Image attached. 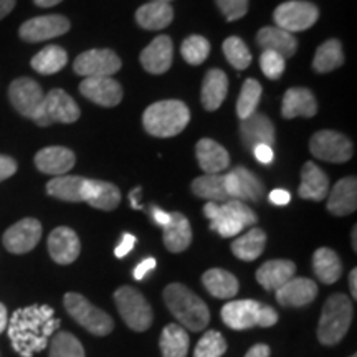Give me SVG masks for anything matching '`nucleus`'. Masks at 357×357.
<instances>
[{
    "label": "nucleus",
    "instance_id": "f257e3e1",
    "mask_svg": "<svg viewBox=\"0 0 357 357\" xmlns=\"http://www.w3.org/2000/svg\"><path fill=\"white\" fill-rule=\"evenodd\" d=\"M58 326L60 321L55 319V312L50 306L33 305L13 312L8 336L13 349L22 357H32L35 352L45 349L48 337Z\"/></svg>",
    "mask_w": 357,
    "mask_h": 357
},
{
    "label": "nucleus",
    "instance_id": "f03ea898",
    "mask_svg": "<svg viewBox=\"0 0 357 357\" xmlns=\"http://www.w3.org/2000/svg\"><path fill=\"white\" fill-rule=\"evenodd\" d=\"M164 301L178 323L192 333L204 331L211 323V311L202 298L181 283H172L164 289Z\"/></svg>",
    "mask_w": 357,
    "mask_h": 357
},
{
    "label": "nucleus",
    "instance_id": "7ed1b4c3",
    "mask_svg": "<svg viewBox=\"0 0 357 357\" xmlns=\"http://www.w3.org/2000/svg\"><path fill=\"white\" fill-rule=\"evenodd\" d=\"M190 121V111L185 102L164 100L151 105L142 114V124L151 136L172 137L181 134Z\"/></svg>",
    "mask_w": 357,
    "mask_h": 357
},
{
    "label": "nucleus",
    "instance_id": "20e7f679",
    "mask_svg": "<svg viewBox=\"0 0 357 357\" xmlns=\"http://www.w3.org/2000/svg\"><path fill=\"white\" fill-rule=\"evenodd\" d=\"M204 215L211 220V230L217 231L223 238L242 234L245 227L257 223V213L240 200H227L215 204L208 202L204 207Z\"/></svg>",
    "mask_w": 357,
    "mask_h": 357
},
{
    "label": "nucleus",
    "instance_id": "39448f33",
    "mask_svg": "<svg viewBox=\"0 0 357 357\" xmlns=\"http://www.w3.org/2000/svg\"><path fill=\"white\" fill-rule=\"evenodd\" d=\"M352 314H354V310H352L349 296L342 293L329 296L324 303L318 326V339L321 344L336 346L337 342H341L349 331Z\"/></svg>",
    "mask_w": 357,
    "mask_h": 357
},
{
    "label": "nucleus",
    "instance_id": "423d86ee",
    "mask_svg": "<svg viewBox=\"0 0 357 357\" xmlns=\"http://www.w3.org/2000/svg\"><path fill=\"white\" fill-rule=\"evenodd\" d=\"M222 319L230 329L245 331L255 326L271 328L278 323V312L255 300H238L227 303L222 307Z\"/></svg>",
    "mask_w": 357,
    "mask_h": 357
},
{
    "label": "nucleus",
    "instance_id": "0eeeda50",
    "mask_svg": "<svg viewBox=\"0 0 357 357\" xmlns=\"http://www.w3.org/2000/svg\"><path fill=\"white\" fill-rule=\"evenodd\" d=\"M65 310L82 328L95 336H108L113 331V318L100 307L93 306L86 298L78 293H66L63 298Z\"/></svg>",
    "mask_w": 357,
    "mask_h": 357
},
{
    "label": "nucleus",
    "instance_id": "6e6552de",
    "mask_svg": "<svg viewBox=\"0 0 357 357\" xmlns=\"http://www.w3.org/2000/svg\"><path fill=\"white\" fill-rule=\"evenodd\" d=\"M114 303L119 314L129 329L136 333H144L153 324V310L142 294L132 287H121L116 289Z\"/></svg>",
    "mask_w": 357,
    "mask_h": 357
},
{
    "label": "nucleus",
    "instance_id": "1a4fd4ad",
    "mask_svg": "<svg viewBox=\"0 0 357 357\" xmlns=\"http://www.w3.org/2000/svg\"><path fill=\"white\" fill-rule=\"evenodd\" d=\"M79 114H82V111L68 93H65L63 89H52L50 93L45 95L42 108H40L33 121L42 128L55 123L70 124L78 121Z\"/></svg>",
    "mask_w": 357,
    "mask_h": 357
},
{
    "label": "nucleus",
    "instance_id": "9d476101",
    "mask_svg": "<svg viewBox=\"0 0 357 357\" xmlns=\"http://www.w3.org/2000/svg\"><path fill=\"white\" fill-rule=\"evenodd\" d=\"M273 19L276 26L284 32H303L318 22L319 8L306 0H289L276 7Z\"/></svg>",
    "mask_w": 357,
    "mask_h": 357
},
{
    "label": "nucleus",
    "instance_id": "9b49d317",
    "mask_svg": "<svg viewBox=\"0 0 357 357\" xmlns=\"http://www.w3.org/2000/svg\"><path fill=\"white\" fill-rule=\"evenodd\" d=\"M310 151L316 159L326 162H347L354 153V146L344 134L336 131H318L310 141Z\"/></svg>",
    "mask_w": 357,
    "mask_h": 357
},
{
    "label": "nucleus",
    "instance_id": "f8f14e48",
    "mask_svg": "<svg viewBox=\"0 0 357 357\" xmlns=\"http://www.w3.org/2000/svg\"><path fill=\"white\" fill-rule=\"evenodd\" d=\"M73 70L84 78H108L121 70V60L113 50H89L75 60Z\"/></svg>",
    "mask_w": 357,
    "mask_h": 357
},
{
    "label": "nucleus",
    "instance_id": "ddd939ff",
    "mask_svg": "<svg viewBox=\"0 0 357 357\" xmlns=\"http://www.w3.org/2000/svg\"><path fill=\"white\" fill-rule=\"evenodd\" d=\"M225 190L229 199L250 200V202H258L265 194V185L255 174L242 166L231 169L229 174H225Z\"/></svg>",
    "mask_w": 357,
    "mask_h": 357
},
{
    "label": "nucleus",
    "instance_id": "4468645a",
    "mask_svg": "<svg viewBox=\"0 0 357 357\" xmlns=\"http://www.w3.org/2000/svg\"><path fill=\"white\" fill-rule=\"evenodd\" d=\"M8 98L12 106L25 118H37L45 98L43 89L32 78H19L8 88Z\"/></svg>",
    "mask_w": 357,
    "mask_h": 357
},
{
    "label": "nucleus",
    "instance_id": "2eb2a0df",
    "mask_svg": "<svg viewBox=\"0 0 357 357\" xmlns=\"http://www.w3.org/2000/svg\"><path fill=\"white\" fill-rule=\"evenodd\" d=\"M42 238V223L37 218H24V220L13 223L6 234H3V247L15 255L32 252Z\"/></svg>",
    "mask_w": 357,
    "mask_h": 357
},
{
    "label": "nucleus",
    "instance_id": "dca6fc26",
    "mask_svg": "<svg viewBox=\"0 0 357 357\" xmlns=\"http://www.w3.org/2000/svg\"><path fill=\"white\" fill-rule=\"evenodd\" d=\"M70 30V20L63 15H42L26 20L20 26L19 35L24 42L38 43L56 38Z\"/></svg>",
    "mask_w": 357,
    "mask_h": 357
},
{
    "label": "nucleus",
    "instance_id": "f3484780",
    "mask_svg": "<svg viewBox=\"0 0 357 357\" xmlns=\"http://www.w3.org/2000/svg\"><path fill=\"white\" fill-rule=\"evenodd\" d=\"M79 93L86 100L96 102V105L105 106V108H113L118 106L123 100V88L114 78H84L79 84Z\"/></svg>",
    "mask_w": 357,
    "mask_h": 357
},
{
    "label": "nucleus",
    "instance_id": "a211bd4d",
    "mask_svg": "<svg viewBox=\"0 0 357 357\" xmlns=\"http://www.w3.org/2000/svg\"><path fill=\"white\" fill-rule=\"evenodd\" d=\"M240 137H242L243 146L248 151H253L257 146L273 147L275 126L268 116L253 113L247 119H242V124H240Z\"/></svg>",
    "mask_w": 357,
    "mask_h": 357
},
{
    "label": "nucleus",
    "instance_id": "6ab92c4d",
    "mask_svg": "<svg viewBox=\"0 0 357 357\" xmlns=\"http://www.w3.org/2000/svg\"><path fill=\"white\" fill-rule=\"evenodd\" d=\"M174 60V45L167 35H159L142 50L139 61L147 73L162 75L171 68Z\"/></svg>",
    "mask_w": 357,
    "mask_h": 357
},
{
    "label": "nucleus",
    "instance_id": "aec40b11",
    "mask_svg": "<svg viewBox=\"0 0 357 357\" xmlns=\"http://www.w3.org/2000/svg\"><path fill=\"white\" fill-rule=\"evenodd\" d=\"M48 252L58 265H70L79 257L82 243L78 235L68 227H58L48 236Z\"/></svg>",
    "mask_w": 357,
    "mask_h": 357
},
{
    "label": "nucleus",
    "instance_id": "412c9836",
    "mask_svg": "<svg viewBox=\"0 0 357 357\" xmlns=\"http://www.w3.org/2000/svg\"><path fill=\"white\" fill-rule=\"evenodd\" d=\"M276 301L284 307H303L310 305L318 296V284L310 278L294 276L276 289Z\"/></svg>",
    "mask_w": 357,
    "mask_h": 357
},
{
    "label": "nucleus",
    "instance_id": "4be33fe9",
    "mask_svg": "<svg viewBox=\"0 0 357 357\" xmlns=\"http://www.w3.org/2000/svg\"><path fill=\"white\" fill-rule=\"evenodd\" d=\"M77 162L73 151L61 146H50L38 151L35 155V166L40 172L50 174V176H65L71 171Z\"/></svg>",
    "mask_w": 357,
    "mask_h": 357
},
{
    "label": "nucleus",
    "instance_id": "5701e85b",
    "mask_svg": "<svg viewBox=\"0 0 357 357\" xmlns=\"http://www.w3.org/2000/svg\"><path fill=\"white\" fill-rule=\"evenodd\" d=\"M83 202L100 211H114L121 204V192L113 184L95 178H84Z\"/></svg>",
    "mask_w": 357,
    "mask_h": 357
},
{
    "label": "nucleus",
    "instance_id": "b1692460",
    "mask_svg": "<svg viewBox=\"0 0 357 357\" xmlns=\"http://www.w3.org/2000/svg\"><path fill=\"white\" fill-rule=\"evenodd\" d=\"M328 197V211L336 217L351 215L357 208V181L356 177H344L334 184Z\"/></svg>",
    "mask_w": 357,
    "mask_h": 357
},
{
    "label": "nucleus",
    "instance_id": "393cba45",
    "mask_svg": "<svg viewBox=\"0 0 357 357\" xmlns=\"http://www.w3.org/2000/svg\"><path fill=\"white\" fill-rule=\"evenodd\" d=\"M318 113V102L316 98L307 88H289L283 96L281 105V114L283 118L293 119L298 116L303 118H312Z\"/></svg>",
    "mask_w": 357,
    "mask_h": 357
},
{
    "label": "nucleus",
    "instance_id": "a878e982",
    "mask_svg": "<svg viewBox=\"0 0 357 357\" xmlns=\"http://www.w3.org/2000/svg\"><path fill=\"white\" fill-rule=\"evenodd\" d=\"M257 45L263 52H275L287 60L298 50V40L293 33L284 32L278 26H263L257 33Z\"/></svg>",
    "mask_w": 357,
    "mask_h": 357
},
{
    "label": "nucleus",
    "instance_id": "bb28decb",
    "mask_svg": "<svg viewBox=\"0 0 357 357\" xmlns=\"http://www.w3.org/2000/svg\"><path fill=\"white\" fill-rule=\"evenodd\" d=\"M195 154H197L199 166L205 174H220L230 166V158L225 147L208 137L197 142Z\"/></svg>",
    "mask_w": 357,
    "mask_h": 357
},
{
    "label": "nucleus",
    "instance_id": "cd10ccee",
    "mask_svg": "<svg viewBox=\"0 0 357 357\" xmlns=\"http://www.w3.org/2000/svg\"><path fill=\"white\" fill-rule=\"evenodd\" d=\"M296 266L289 260H270L257 270V281L268 291H276V289L288 283L294 278Z\"/></svg>",
    "mask_w": 357,
    "mask_h": 357
},
{
    "label": "nucleus",
    "instance_id": "c85d7f7f",
    "mask_svg": "<svg viewBox=\"0 0 357 357\" xmlns=\"http://www.w3.org/2000/svg\"><path fill=\"white\" fill-rule=\"evenodd\" d=\"M229 93V78L222 70L212 68L205 73L202 83V106L207 111H217Z\"/></svg>",
    "mask_w": 357,
    "mask_h": 357
},
{
    "label": "nucleus",
    "instance_id": "c756f323",
    "mask_svg": "<svg viewBox=\"0 0 357 357\" xmlns=\"http://www.w3.org/2000/svg\"><path fill=\"white\" fill-rule=\"evenodd\" d=\"M305 200H323L329 194V178L314 162H306L301 169V185L298 190Z\"/></svg>",
    "mask_w": 357,
    "mask_h": 357
},
{
    "label": "nucleus",
    "instance_id": "7c9ffc66",
    "mask_svg": "<svg viewBox=\"0 0 357 357\" xmlns=\"http://www.w3.org/2000/svg\"><path fill=\"white\" fill-rule=\"evenodd\" d=\"M164 245L169 252L181 253L192 243V229L187 217L181 212H172L171 220L164 227Z\"/></svg>",
    "mask_w": 357,
    "mask_h": 357
},
{
    "label": "nucleus",
    "instance_id": "2f4dec72",
    "mask_svg": "<svg viewBox=\"0 0 357 357\" xmlns=\"http://www.w3.org/2000/svg\"><path fill=\"white\" fill-rule=\"evenodd\" d=\"M202 283L205 289L218 300H231L238 293L240 288L238 280L227 270H222V268H212V270L205 271Z\"/></svg>",
    "mask_w": 357,
    "mask_h": 357
},
{
    "label": "nucleus",
    "instance_id": "473e14b6",
    "mask_svg": "<svg viewBox=\"0 0 357 357\" xmlns=\"http://www.w3.org/2000/svg\"><path fill=\"white\" fill-rule=\"evenodd\" d=\"M174 20V8L164 2H149L137 8L136 22L146 30H162Z\"/></svg>",
    "mask_w": 357,
    "mask_h": 357
},
{
    "label": "nucleus",
    "instance_id": "72a5a7b5",
    "mask_svg": "<svg viewBox=\"0 0 357 357\" xmlns=\"http://www.w3.org/2000/svg\"><path fill=\"white\" fill-rule=\"evenodd\" d=\"M312 268L318 280L324 284H333L341 278L342 263L339 260L337 253L331 248H318L312 255Z\"/></svg>",
    "mask_w": 357,
    "mask_h": 357
},
{
    "label": "nucleus",
    "instance_id": "f704fd0d",
    "mask_svg": "<svg viewBox=\"0 0 357 357\" xmlns=\"http://www.w3.org/2000/svg\"><path fill=\"white\" fill-rule=\"evenodd\" d=\"M266 245V234L261 229H252L231 242V253L243 261H253L261 255Z\"/></svg>",
    "mask_w": 357,
    "mask_h": 357
},
{
    "label": "nucleus",
    "instance_id": "c9c22d12",
    "mask_svg": "<svg viewBox=\"0 0 357 357\" xmlns=\"http://www.w3.org/2000/svg\"><path fill=\"white\" fill-rule=\"evenodd\" d=\"M192 192L208 202H227L229 195L225 190V177L222 174H204L192 182Z\"/></svg>",
    "mask_w": 357,
    "mask_h": 357
},
{
    "label": "nucleus",
    "instance_id": "e433bc0d",
    "mask_svg": "<svg viewBox=\"0 0 357 357\" xmlns=\"http://www.w3.org/2000/svg\"><path fill=\"white\" fill-rule=\"evenodd\" d=\"M84 177L58 176L47 184V194L65 202H83Z\"/></svg>",
    "mask_w": 357,
    "mask_h": 357
},
{
    "label": "nucleus",
    "instance_id": "4c0bfd02",
    "mask_svg": "<svg viewBox=\"0 0 357 357\" xmlns=\"http://www.w3.org/2000/svg\"><path fill=\"white\" fill-rule=\"evenodd\" d=\"M68 63V53L58 45H48L32 58L30 65L40 75H55Z\"/></svg>",
    "mask_w": 357,
    "mask_h": 357
},
{
    "label": "nucleus",
    "instance_id": "58836bf2",
    "mask_svg": "<svg viewBox=\"0 0 357 357\" xmlns=\"http://www.w3.org/2000/svg\"><path fill=\"white\" fill-rule=\"evenodd\" d=\"M189 334L178 324H169L160 334V352L162 357H187L189 352Z\"/></svg>",
    "mask_w": 357,
    "mask_h": 357
},
{
    "label": "nucleus",
    "instance_id": "ea45409f",
    "mask_svg": "<svg viewBox=\"0 0 357 357\" xmlns=\"http://www.w3.org/2000/svg\"><path fill=\"white\" fill-rule=\"evenodd\" d=\"M344 63V53H342L341 42L336 38L328 40L316 50L312 68L316 73H329V71L339 68Z\"/></svg>",
    "mask_w": 357,
    "mask_h": 357
},
{
    "label": "nucleus",
    "instance_id": "a19ab883",
    "mask_svg": "<svg viewBox=\"0 0 357 357\" xmlns=\"http://www.w3.org/2000/svg\"><path fill=\"white\" fill-rule=\"evenodd\" d=\"M261 98V84L257 79H245L242 91H240L238 101H236V114L240 119H247L248 116L257 113L258 102Z\"/></svg>",
    "mask_w": 357,
    "mask_h": 357
},
{
    "label": "nucleus",
    "instance_id": "79ce46f5",
    "mask_svg": "<svg viewBox=\"0 0 357 357\" xmlns=\"http://www.w3.org/2000/svg\"><path fill=\"white\" fill-rule=\"evenodd\" d=\"M50 357H86L82 342L73 334L60 331L52 339Z\"/></svg>",
    "mask_w": 357,
    "mask_h": 357
},
{
    "label": "nucleus",
    "instance_id": "37998d69",
    "mask_svg": "<svg viewBox=\"0 0 357 357\" xmlns=\"http://www.w3.org/2000/svg\"><path fill=\"white\" fill-rule=\"evenodd\" d=\"M223 53H225L227 61L236 70L248 68L252 63V53L243 40L238 37H230L223 42Z\"/></svg>",
    "mask_w": 357,
    "mask_h": 357
},
{
    "label": "nucleus",
    "instance_id": "c03bdc74",
    "mask_svg": "<svg viewBox=\"0 0 357 357\" xmlns=\"http://www.w3.org/2000/svg\"><path fill=\"white\" fill-rule=\"evenodd\" d=\"M181 53L189 65H202L211 53V43L200 35H190L182 43Z\"/></svg>",
    "mask_w": 357,
    "mask_h": 357
},
{
    "label": "nucleus",
    "instance_id": "a18cd8bd",
    "mask_svg": "<svg viewBox=\"0 0 357 357\" xmlns=\"http://www.w3.org/2000/svg\"><path fill=\"white\" fill-rule=\"evenodd\" d=\"M227 352V341L218 331H207L200 337L194 357H222Z\"/></svg>",
    "mask_w": 357,
    "mask_h": 357
},
{
    "label": "nucleus",
    "instance_id": "49530a36",
    "mask_svg": "<svg viewBox=\"0 0 357 357\" xmlns=\"http://www.w3.org/2000/svg\"><path fill=\"white\" fill-rule=\"evenodd\" d=\"M260 66H261L263 75H265L266 78L278 79L281 78V75L284 73L287 61H284V58L278 55V53L265 50L260 55Z\"/></svg>",
    "mask_w": 357,
    "mask_h": 357
},
{
    "label": "nucleus",
    "instance_id": "de8ad7c7",
    "mask_svg": "<svg viewBox=\"0 0 357 357\" xmlns=\"http://www.w3.org/2000/svg\"><path fill=\"white\" fill-rule=\"evenodd\" d=\"M215 2L229 22L243 19L248 12V0H215Z\"/></svg>",
    "mask_w": 357,
    "mask_h": 357
},
{
    "label": "nucleus",
    "instance_id": "09e8293b",
    "mask_svg": "<svg viewBox=\"0 0 357 357\" xmlns=\"http://www.w3.org/2000/svg\"><path fill=\"white\" fill-rule=\"evenodd\" d=\"M17 162L15 159L8 158V155H0V182L6 178L12 177L17 172Z\"/></svg>",
    "mask_w": 357,
    "mask_h": 357
},
{
    "label": "nucleus",
    "instance_id": "8fccbe9b",
    "mask_svg": "<svg viewBox=\"0 0 357 357\" xmlns=\"http://www.w3.org/2000/svg\"><path fill=\"white\" fill-rule=\"evenodd\" d=\"M134 243H136V236L131 234H124L121 242H119V245L114 250V255L118 258H124L134 248Z\"/></svg>",
    "mask_w": 357,
    "mask_h": 357
},
{
    "label": "nucleus",
    "instance_id": "3c124183",
    "mask_svg": "<svg viewBox=\"0 0 357 357\" xmlns=\"http://www.w3.org/2000/svg\"><path fill=\"white\" fill-rule=\"evenodd\" d=\"M253 155H255V159L258 162L261 164H271L275 159V153H273V147L271 146H257L255 149L252 151Z\"/></svg>",
    "mask_w": 357,
    "mask_h": 357
},
{
    "label": "nucleus",
    "instance_id": "603ef678",
    "mask_svg": "<svg viewBox=\"0 0 357 357\" xmlns=\"http://www.w3.org/2000/svg\"><path fill=\"white\" fill-rule=\"evenodd\" d=\"M155 268V260L154 258H146V260H142L139 265L134 268V280L141 281L144 276L149 273V271H153Z\"/></svg>",
    "mask_w": 357,
    "mask_h": 357
},
{
    "label": "nucleus",
    "instance_id": "864d4df0",
    "mask_svg": "<svg viewBox=\"0 0 357 357\" xmlns=\"http://www.w3.org/2000/svg\"><path fill=\"white\" fill-rule=\"evenodd\" d=\"M268 199H270L271 204L278 205V207H283V205L289 204V200H291V194L284 189H275L270 192Z\"/></svg>",
    "mask_w": 357,
    "mask_h": 357
},
{
    "label": "nucleus",
    "instance_id": "5fc2aeb1",
    "mask_svg": "<svg viewBox=\"0 0 357 357\" xmlns=\"http://www.w3.org/2000/svg\"><path fill=\"white\" fill-rule=\"evenodd\" d=\"M151 217H153V220L155 222V225L162 227V229L167 225L169 220H171V213L166 212V211H162V208L155 207V205H151Z\"/></svg>",
    "mask_w": 357,
    "mask_h": 357
},
{
    "label": "nucleus",
    "instance_id": "6e6d98bb",
    "mask_svg": "<svg viewBox=\"0 0 357 357\" xmlns=\"http://www.w3.org/2000/svg\"><path fill=\"white\" fill-rule=\"evenodd\" d=\"M271 349L266 344H255L250 347V351L245 354V357H270Z\"/></svg>",
    "mask_w": 357,
    "mask_h": 357
},
{
    "label": "nucleus",
    "instance_id": "4d7b16f0",
    "mask_svg": "<svg viewBox=\"0 0 357 357\" xmlns=\"http://www.w3.org/2000/svg\"><path fill=\"white\" fill-rule=\"evenodd\" d=\"M15 2L17 0H0V20L6 19L8 13L13 10Z\"/></svg>",
    "mask_w": 357,
    "mask_h": 357
},
{
    "label": "nucleus",
    "instance_id": "13d9d810",
    "mask_svg": "<svg viewBox=\"0 0 357 357\" xmlns=\"http://www.w3.org/2000/svg\"><path fill=\"white\" fill-rule=\"evenodd\" d=\"M349 288H351V294L352 298H357V270L356 268H352L351 273H349Z\"/></svg>",
    "mask_w": 357,
    "mask_h": 357
},
{
    "label": "nucleus",
    "instance_id": "bf43d9fd",
    "mask_svg": "<svg viewBox=\"0 0 357 357\" xmlns=\"http://www.w3.org/2000/svg\"><path fill=\"white\" fill-rule=\"evenodd\" d=\"M8 323V314H7V307L0 303V334L6 331Z\"/></svg>",
    "mask_w": 357,
    "mask_h": 357
},
{
    "label": "nucleus",
    "instance_id": "052dcab7",
    "mask_svg": "<svg viewBox=\"0 0 357 357\" xmlns=\"http://www.w3.org/2000/svg\"><path fill=\"white\" fill-rule=\"evenodd\" d=\"M139 195H141V187H136V189L131 192V195H129V199H131V204H132V208H136V211L142 208L141 204L137 202V197H139Z\"/></svg>",
    "mask_w": 357,
    "mask_h": 357
},
{
    "label": "nucleus",
    "instance_id": "680f3d73",
    "mask_svg": "<svg viewBox=\"0 0 357 357\" xmlns=\"http://www.w3.org/2000/svg\"><path fill=\"white\" fill-rule=\"evenodd\" d=\"M33 2H35V6L47 8V7H55L60 2H63V0H33Z\"/></svg>",
    "mask_w": 357,
    "mask_h": 357
},
{
    "label": "nucleus",
    "instance_id": "e2e57ef3",
    "mask_svg": "<svg viewBox=\"0 0 357 357\" xmlns=\"http://www.w3.org/2000/svg\"><path fill=\"white\" fill-rule=\"evenodd\" d=\"M352 248H354V252L357 250V229L356 227L352 229Z\"/></svg>",
    "mask_w": 357,
    "mask_h": 357
},
{
    "label": "nucleus",
    "instance_id": "0e129e2a",
    "mask_svg": "<svg viewBox=\"0 0 357 357\" xmlns=\"http://www.w3.org/2000/svg\"><path fill=\"white\" fill-rule=\"evenodd\" d=\"M151 2H164V3H169L171 0H151Z\"/></svg>",
    "mask_w": 357,
    "mask_h": 357
},
{
    "label": "nucleus",
    "instance_id": "69168bd1",
    "mask_svg": "<svg viewBox=\"0 0 357 357\" xmlns=\"http://www.w3.org/2000/svg\"><path fill=\"white\" fill-rule=\"evenodd\" d=\"M351 357H356V354H354V356H351Z\"/></svg>",
    "mask_w": 357,
    "mask_h": 357
}]
</instances>
